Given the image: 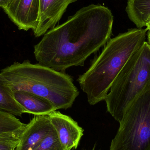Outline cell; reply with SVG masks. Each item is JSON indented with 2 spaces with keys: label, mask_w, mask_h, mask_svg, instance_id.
I'll use <instances>...</instances> for the list:
<instances>
[{
  "label": "cell",
  "mask_w": 150,
  "mask_h": 150,
  "mask_svg": "<svg viewBox=\"0 0 150 150\" xmlns=\"http://www.w3.org/2000/svg\"><path fill=\"white\" fill-rule=\"evenodd\" d=\"M113 21L107 7L94 4L83 7L44 34L34 47L36 59L59 72L83 66L89 56L111 39Z\"/></svg>",
  "instance_id": "1"
},
{
  "label": "cell",
  "mask_w": 150,
  "mask_h": 150,
  "mask_svg": "<svg viewBox=\"0 0 150 150\" xmlns=\"http://www.w3.org/2000/svg\"><path fill=\"white\" fill-rule=\"evenodd\" d=\"M147 32L146 29L134 28L111 38L88 70L79 76L77 81L91 105L105 100L117 75L146 41Z\"/></svg>",
  "instance_id": "2"
},
{
  "label": "cell",
  "mask_w": 150,
  "mask_h": 150,
  "mask_svg": "<svg viewBox=\"0 0 150 150\" xmlns=\"http://www.w3.org/2000/svg\"><path fill=\"white\" fill-rule=\"evenodd\" d=\"M0 74L13 92L25 91L44 97L54 104L56 110L72 107L79 95L70 75L29 60L15 62Z\"/></svg>",
  "instance_id": "3"
},
{
  "label": "cell",
  "mask_w": 150,
  "mask_h": 150,
  "mask_svg": "<svg viewBox=\"0 0 150 150\" xmlns=\"http://www.w3.org/2000/svg\"><path fill=\"white\" fill-rule=\"evenodd\" d=\"M150 88V47L147 41L136 51L117 75L105 99L107 111L120 123L127 108Z\"/></svg>",
  "instance_id": "4"
},
{
  "label": "cell",
  "mask_w": 150,
  "mask_h": 150,
  "mask_svg": "<svg viewBox=\"0 0 150 150\" xmlns=\"http://www.w3.org/2000/svg\"><path fill=\"white\" fill-rule=\"evenodd\" d=\"M110 150H150V88L125 112Z\"/></svg>",
  "instance_id": "5"
},
{
  "label": "cell",
  "mask_w": 150,
  "mask_h": 150,
  "mask_svg": "<svg viewBox=\"0 0 150 150\" xmlns=\"http://www.w3.org/2000/svg\"><path fill=\"white\" fill-rule=\"evenodd\" d=\"M19 30H34L39 16V0H11L3 9Z\"/></svg>",
  "instance_id": "6"
},
{
  "label": "cell",
  "mask_w": 150,
  "mask_h": 150,
  "mask_svg": "<svg viewBox=\"0 0 150 150\" xmlns=\"http://www.w3.org/2000/svg\"><path fill=\"white\" fill-rule=\"evenodd\" d=\"M61 143L65 149H76L83 129L71 117L56 110L48 115Z\"/></svg>",
  "instance_id": "7"
},
{
  "label": "cell",
  "mask_w": 150,
  "mask_h": 150,
  "mask_svg": "<svg viewBox=\"0 0 150 150\" xmlns=\"http://www.w3.org/2000/svg\"><path fill=\"white\" fill-rule=\"evenodd\" d=\"M77 0H39V16L38 25L33 31L40 37L55 27L69 5Z\"/></svg>",
  "instance_id": "8"
},
{
  "label": "cell",
  "mask_w": 150,
  "mask_h": 150,
  "mask_svg": "<svg viewBox=\"0 0 150 150\" xmlns=\"http://www.w3.org/2000/svg\"><path fill=\"white\" fill-rule=\"evenodd\" d=\"M48 115H34L26 124L16 150H31L53 129Z\"/></svg>",
  "instance_id": "9"
},
{
  "label": "cell",
  "mask_w": 150,
  "mask_h": 150,
  "mask_svg": "<svg viewBox=\"0 0 150 150\" xmlns=\"http://www.w3.org/2000/svg\"><path fill=\"white\" fill-rule=\"evenodd\" d=\"M13 96L16 101L24 110L25 113L34 115H48L57 110L52 101L32 93L16 91L13 92Z\"/></svg>",
  "instance_id": "10"
},
{
  "label": "cell",
  "mask_w": 150,
  "mask_h": 150,
  "mask_svg": "<svg viewBox=\"0 0 150 150\" xmlns=\"http://www.w3.org/2000/svg\"><path fill=\"white\" fill-rule=\"evenodd\" d=\"M126 11L137 28H142L150 19V0H128Z\"/></svg>",
  "instance_id": "11"
},
{
  "label": "cell",
  "mask_w": 150,
  "mask_h": 150,
  "mask_svg": "<svg viewBox=\"0 0 150 150\" xmlns=\"http://www.w3.org/2000/svg\"><path fill=\"white\" fill-rule=\"evenodd\" d=\"M0 111L20 117L23 114L25 113L23 109L15 100L13 96V92L6 84L1 74Z\"/></svg>",
  "instance_id": "12"
},
{
  "label": "cell",
  "mask_w": 150,
  "mask_h": 150,
  "mask_svg": "<svg viewBox=\"0 0 150 150\" xmlns=\"http://www.w3.org/2000/svg\"><path fill=\"white\" fill-rule=\"evenodd\" d=\"M26 125L15 115L0 111V134L17 131Z\"/></svg>",
  "instance_id": "13"
},
{
  "label": "cell",
  "mask_w": 150,
  "mask_h": 150,
  "mask_svg": "<svg viewBox=\"0 0 150 150\" xmlns=\"http://www.w3.org/2000/svg\"><path fill=\"white\" fill-rule=\"evenodd\" d=\"M31 150H66L61 143L54 129Z\"/></svg>",
  "instance_id": "14"
},
{
  "label": "cell",
  "mask_w": 150,
  "mask_h": 150,
  "mask_svg": "<svg viewBox=\"0 0 150 150\" xmlns=\"http://www.w3.org/2000/svg\"><path fill=\"white\" fill-rule=\"evenodd\" d=\"M11 0H0V8L3 9L7 7Z\"/></svg>",
  "instance_id": "15"
},
{
  "label": "cell",
  "mask_w": 150,
  "mask_h": 150,
  "mask_svg": "<svg viewBox=\"0 0 150 150\" xmlns=\"http://www.w3.org/2000/svg\"><path fill=\"white\" fill-rule=\"evenodd\" d=\"M147 39H148V44H149V45L150 47V31H148L147 32Z\"/></svg>",
  "instance_id": "16"
},
{
  "label": "cell",
  "mask_w": 150,
  "mask_h": 150,
  "mask_svg": "<svg viewBox=\"0 0 150 150\" xmlns=\"http://www.w3.org/2000/svg\"><path fill=\"white\" fill-rule=\"evenodd\" d=\"M146 29H147V30L150 31V20H149L148 23L147 24V25H146Z\"/></svg>",
  "instance_id": "17"
},
{
  "label": "cell",
  "mask_w": 150,
  "mask_h": 150,
  "mask_svg": "<svg viewBox=\"0 0 150 150\" xmlns=\"http://www.w3.org/2000/svg\"><path fill=\"white\" fill-rule=\"evenodd\" d=\"M71 150V149H67V150Z\"/></svg>",
  "instance_id": "18"
},
{
  "label": "cell",
  "mask_w": 150,
  "mask_h": 150,
  "mask_svg": "<svg viewBox=\"0 0 150 150\" xmlns=\"http://www.w3.org/2000/svg\"><path fill=\"white\" fill-rule=\"evenodd\" d=\"M94 150V149H93V150Z\"/></svg>",
  "instance_id": "19"
}]
</instances>
